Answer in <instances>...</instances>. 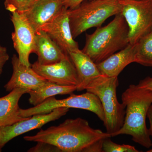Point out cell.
<instances>
[{"mask_svg": "<svg viewBox=\"0 0 152 152\" xmlns=\"http://www.w3.org/2000/svg\"><path fill=\"white\" fill-rule=\"evenodd\" d=\"M112 137L90 126L84 119H68L60 124L41 130L33 136L24 137L28 142H45L55 146L63 152H102L106 139Z\"/></svg>", "mask_w": 152, "mask_h": 152, "instance_id": "1", "label": "cell"}, {"mask_svg": "<svg viewBox=\"0 0 152 152\" xmlns=\"http://www.w3.org/2000/svg\"><path fill=\"white\" fill-rule=\"evenodd\" d=\"M121 100L126 107L124 121L122 127L113 137L128 135L135 142L147 148H151L152 142L146 121L152 105V91L138 85H131L123 93Z\"/></svg>", "mask_w": 152, "mask_h": 152, "instance_id": "2", "label": "cell"}, {"mask_svg": "<svg viewBox=\"0 0 152 152\" xmlns=\"http://www.w3.org/2000/svg\"><path fill=\"white\" fill-rule=\"evenodd\" d=\"M129 33L127 24L120 13L107 25L86 34L82 51L97 64L127 46L129 44Z\"/></svg>", "mask_w": 152, "mask_h": 152, "instance_id": "3", "label": "cell"}, {"mask_svg": "<svg viewBox=\"0 0 152 152\" xmlns=\"http://www.w3.org/2000/svg\"><path fill=\"white\" fill-rule=\"evenodd\" d=\"M118 85V77L101 75L93 80L86 89L99 99L104 113V126L111 137L122 127L126 114V107L117 98Z\"/></svg>", "mask_w": 152, "mask_h": 152, "instance_id": "4", "label": "cell"}, {"mask_svg": "<svg viewBox=\"0 0 152 152\" xmlns=\"http://www.w3.org/2000/svg\"><path fill=\"white\" fill-rule=\"evenodd\" d=\"M121 11L118 0H92L68 9L73 37L75 39L89 29L100 27L107 19Z\"/></svg>", "mask_w": 152, "mask_h": 152, "instance_id": "5", "label": "cell"}, {"mask_svg": "<svg viewBox=\"0 0 152 152\" xmlns=\"http://www.w3.org/2000/svg\"><path fill=\"white\" fill-rule=\"evenodd\" d=\"M59 107L82 109L92 112L101 121H105L104 113L99 99L93 93L75 95L72 94L69 97L57 99L55 96L47 99L38 105L27 109H20L22 117L27 118L37 114H47Z\"/></svg>", "mask_w": 152, "mask_h": 152, "instance_id": "6", "label": "cell"}, {"mask_svg": "<svg viewBox=\"0 0 152 152\" xmlns=\"http://www.w3.org/2000/svg\"><path fill=\"white\" fill-rule=\"evenodd\" d=\"M129 29V43L134 45L152 32V0H118Z\"/></svg>", "mask_w": 152, "mask_h": 152, "instance_id": "7", "label": "cell"}, {"mask_svg": "<svg viewBox=\"0 0 152 152\" xmlns=\"http://www.w3.org/2000/svg\"><path fill=\"white\" fill-rule=\"evenodd\" d=\"M11 20L14 27L12 39L19 59L25 65L31 66L29 56L35 52L36 32L21 13H12Z\"/></svg>", "mask_w": 152, "mask_h": 152, "instance_id": "8", "label": "cell"}, {"mask_svg": "<svg viewBox=\"0 0 152 152\" xmlns=\"http://www.w3.org/2000/svg\"><path fill=\"white\" fill-rule=\"evenodd\" d=\"M69 110L66 107L58 108L48 113L34 115L10 126L0 128V149L16 137L58 119L66 115Z\"/></svg>", "mask_w": 152, "mask_h": 152, "instance_id": "9", "label": "cell"}, {"mask_svg": "<svg viewBox=\"0 0 152 152\" xmlns=\"http://www.w3.org/2000/svg\"><path fill=\"white\" fill-rule=\"evenodd\" d=\"M41 29L45 31L67 54L79 50L78 43L72 34L68 9L64 6L61 12Z\"/></svg>", "mask_w": 152, "mask_h": 152, "instance_id": "10", "label": "cell"}, {"mask_svg": "<svg viewBox=\"0 0 152 152\" xmlns=\"http://www.w3.org/2000/svg\"><path fill=\"white\" fill-rule=\"evenodd\" d=\"M31 67L40 76L51 83L61 86H77V71L69 56L60 61L43 65L35 62Z\"/></svg>", "mask_w": 152, "mask_h": 152, "instance_id": "11", "label": "cell"}, {"mask_svg": "<svg viewBox=\"0 0 152 152\" xmlns=\"http://www.w3.org/2000/svg\"><path fill=\"white\" fill-rule=\"evenodd\" d=\"M12 75L4 86L7 91L10 92L17 88L24 89L28 91L34 90L48 81L35 72L31 66H27L21 63L16 55L12 57Z\"/></svg>", "mask_w": 152, "mask_h": 152, "instance_id": "12", "label": "cell"}, {"mask_svg": "<svg viewBox=\"0 0 152 152\" xmlns=\"http://www.w3.org/2000/svg\"><path fill=\"white\" fill-rule=\"evenodd\" d=\"M63 7L62 0H35L27 10L20 13L23 15L37 32L53 20Z\"/></svg>", "mask_w": 152, "mask_h": 152, "instance_id": "13", "label": "cell"}, {"mask_svg": "<svg viewBox=\"0 0 152 152\" xmlns=\"http://www.w3.org/2000/svg\"><path fill=\"white\" fill-rule=\"evenodd\" d=\"M34 53L38 56L37 62L46 65L60 61L69 56L45 31L36 32Z\"/></svg>", "mask_w": 152, "mask_h": 152, "instance_id": "14", "label": "cell"}, {"mask_svg": "<svg viewBox=\"0 0 152 152\" xmlns=\"http://www.w3.org/2000/svg\"><path fill=\"white\" fill-rule=\"evenodd\" d=\"M135 61L134 46L129 44L122 50L96 65L101 75L108 77H118L127 66Z\"/></svg>", "mask_w": 152, "mask_h": 152, "instance_id": "15", "label": "cell"}, {"mask_svg": "<svg viewBox=\"0 0 152 152\" xmlns=\"http://www.w3.org/2000/svg\"><path fill=\"white\" fill-rule=\"evenodd\" d=\"M68 55L77 74L79 83L77 91L86 90L93 80L102 75L98 69L96 64L80 49L70 52Z\"/></svg>", "mask_w": 152, "mask_h": 152, "instance_id": "16", "label": "cell"}, {"mask_svg": "<svg viewBox=\"0 0 152 152\" xmlns=\"http://www.w3.org/2000/svg\"><path fill=\"white\" fill-rule=\"evenodd\" d=\"M28 91L24 89L17 88L0 98V128L10 126L28 118L21 116L18 104L22 96Z\"/></svg>", "mask_w": 152, "mask_h": 152, "instance_id": "17", "label": "cell"}, {"mask_svg": "<svg viewBox=\"0 0 152 152\" xmlns=\"http://www.w3.org/2000/svg\"><path fill=\"white\" fill-rule=\"evenodd\" d=\"M77 89L76 86H61L48 81L37 89L29 91V102L34 106L38 105L49 98L57 95L72 94Z\"/></svg>", "mask_w": 152, "mask_h": 152, "instance_id": "18", "label": "cell"}, {"mask_svg": "<svg viewBox=\"0 0 152 152\" xmlns=\"http://www.w3.org/2000/svg\"><path fill=\"white\" fill-rule=\"evenodd\" d=\"M134 46L135 63L145 66L152 67V32L141 38Z\"/></svg>", "mask_w": 152, "mask_h": 152, "instance_id": "19", "label": "cell"}, {"mask_svg": "<svg viewBox=\"0 0 152 152\" xmlns=\"http://www.w3.org/2000/svg\"><path fill=\"white\" fill-rule=\"evenodd\" d=\"M107 138L104 141L102 145V152H139L135 147L129 145H120L114 142Z\"/></svg>", "mask_w": 152, "mask_h": 152, "instance_id": "20", "label": "cell"}, {"mask_svg": "<svg viewBox=\"0 0 152 152\" xmlns=\"http://www.w3.org/2000/svg\"><path fill=\"white\" fill-rule=\"evenodd\" d=\"M35 0H5V7L11 13L23 12L27 10Z\"/></svg>", "mask_w": 152, "mask_h": 152, "instance_id": "21", "label": "cell"}, {"mask_svg": "<svg viewBox=\"0 0 152 152\" xmlns=\"http://www.w3.org/2000/svg\"><path fill=\"white\" fill-rule=\"evenodd\" d=\"M35 146L33 147L28 152H60L57 147L48 143L39 142Z\"/></svg>", "mask_w": 152, "mask_h": 152, "instance_id": "22", "label": "cell"}, {"mask_svg": "<svg viewBox=\"0 0 152 152\" xmlns=\"http://www.w3.org/2000/svg\"><path fill=\"white\" fill-rule=\"evenodd\" d=\"M9 58L7 48L0 45V76L2 73L4 66L8 61Z\"/></svg>", "mask_w": 152, "mask_h": 152, "instance_id": "23", "label": "cell"}, {"mask_svg": "<svg viewBox=\"0 0 152 152\" xmlns=\"http://www.w3.org/2000/svg\"><path fill=\"white\" fill-rule=\"evenodd\" d=\"M87 0H64L63 1V5L66 8L72 10L79 7L82 3ZM89 1L92 0H88Z\"/></svg>", "mask_w": 152, "mask_h": 152, "instance_id": "24", "label": "cell"}, {"mask_svg": "<svg viewBox=\"0 0 152 152\" xmlns=\"http://www.w3.org/2000/svg\"><path fill=\"white\" fill-rule=\"evenodd\" d=\"M139 86L152 91V77H148L141 80L138 83Z\"/></svg>", "mask_w": 152, "mask_h": 152, "instance_id": "25", "label": "cell"}, {"mask_svg": "<svg viewBox=\"0 0 152 152\" xmlns=\"http://www.w3.org/2000/svg\"><path fill=\"white\" fill-rule=\"evenodd\" d=\"M147 117L149 121L150 127L149 129L150 135L152 137V105L150 106L148 114H147ZM147 152H152V148L149 151H147Z\"/></svg>", "mask_w": 152, "mask_h": 152, "instance_id": "26", "label": "cell"}, {"mask_svg": "<svg viewBox=\"0 0 152 152\" xmlns=\"http://www.w3.org/2000/svg\"><path fill=\"white\" fill-rule=\"evenodd\" d=\"M62 1H64V0H62Z\"/></svg>", "mask_w": 152, "mask_h": 152, "instance_id": "27", "label": "cell"}, {"mask_svg": "<svg viewBox=\"0 0 152 152\" xmlns=\"http://www.w3.org/2000/svg\"><path fill=\"white\" fill-rule=\"evenodd\" d=\"M1 151V150L0 149V152Z\"/></svg>", "mask_w": 152, "mask_h": 152, "instance_id": "28", "label": "cell"}]
</instances>
